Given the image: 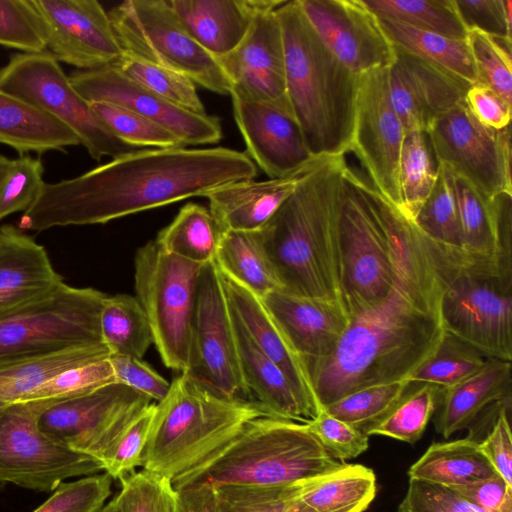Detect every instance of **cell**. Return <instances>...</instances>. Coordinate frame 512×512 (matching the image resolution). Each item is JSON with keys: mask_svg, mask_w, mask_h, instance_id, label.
I'll list each match as a JSON object with an SVG mask.
<instances>
[{"mask_svg": "<svg viewBox=\"0 0 512 512\" xmlns=\"http://www.w3.org/2000/svg\"><path fill=\"white\" fill-rule=\"evenodd\" d=\"M116 383L123 384L153 402H160L168 393L170 383L142 359L110 356Z\"/></svg>", "mask_w": 512, "mask_h": 512, "instance_id": "58", "label": "cell"}, {"mask_svg": "<svg viewBox=\"0 0 512 512\" xmlns=\"http://www.w3.org/2000/svg\"><path fill=\"white\" fill-rule=\"evenodd\" d=\"M90 104L112 134L128 146L136 149L185 147L169 130L132 110L109 102Z\"/></svg>", "mask_w": 512, "mask_h": 512, "instance_id": "46", "label": "cell"}, {"mask_svg": "<svg viewBox=\"0 0 512 512\" xmlns=\"http://www.w3.org/2000/svg\"><path fill=\"white\" fill-rule=\"evenodd\" d=\"M477 82L485 85L512 104L511 41L482 32H468Z\"/></svg>", "mask_w": 512, "mask_h": 512, "instance_id": "48", "label": "cell"}, {"mask_svg": "<svg viewBox=\"0 0 512 512\" xmlns=\"http://www.w3.org/2000/svg\"><path fill=\"white\" fill-rule=\"evenodd\" d=\"M114 65L122 74L166 101L197 113H205L196 84L186 76L123 51Z\"/></svg>", "mask_w": 512, "mask_h": 512, "instance_id": "41", "label": "cell"}, {"mask_svg": "<svg viewBox=\"0 0 512 512\" xmlns=\"http://www.w3.org/2000/svg\"><path fill=\"white\" fill-rule=\"evenodd\" d=\"M378 19L448 38L466 40L454 0H361Z\"/></svg>", "mask_w": 512, "mask_h": 512, "instance_id": "39", "label": "cell"}, {"mask_svg": "<svg viewBox=\"0 0 512 512\" xmlns=\"http://www.w3.org/2000/svg\"><path fill=\"white\" fill-rule=\"evenodd\" d=\"M512 282L476 264L462 269L445 291V331L484 357L512 360Z\"/></svg>", "mask_w": 512, "mask_h": 512, "instance_id": "13", "label": "cell"}, {"mask_svg": "<svg viewBox=\"0 0 512 512\" xmlns=\"http://www.w3.org/2000/svg\"><path fill=\"white\" fill-rule=\"evenodd\" d=\"M0 144L23 155L63 151L81 142L72 130L48 113L0 90Z\"/></svg>", "mask_w": 512, "mask_h": 512, "instance_id": "32", "label": "cell"}, {"mask_svg": "<svg viewBox=\"0 0 512 512\" xmlns=\"http://www.w3.org/2000/svg\"><path fill=\"white\" fill-rule=\"evenodd\" d=\"M438 164L487 199L512 193L509 126L481 124L464 101L440 116L427 132Z\"/></svg>", "mask_w": 512, "mask_h": 512, "instance_id": "15", "label": "cell"}, {"mask_svg": "<svg viewBox=\"0 0 512 512\" xmlns=\"http://www.w3.org/2000/svg\"><path fill=\"white\" fill-rule=\"evenodd\" d=\"M376 476L360 464L343 463L298 483V494L314 512H364L376 496Z\"/></svg>", "mask_w": 512, "mask_h": 512, "instance_id": "33", "label": "cell"}, {"mask_svg": "<svg viewBox=\"0 0 512 512\" xmlns=\"http://www.w3.org/2000/svg\"><path fill=\"white\" fill-rule=\"evenodd\" d=\"M220 273L232 312L256 346L281 369L303 407L314 418L318 411L300 357L290 347L261 299Z\"/></svg>", "mask_w": 512, "mask_h": 512, "instance_id": "28", "label": "cell"}, {"mask_svg": "<svg viewBox=\"0 0 512 512\" xmlns=\"http://www.w3.org/2000/svg\"><path fill=\"white\" fill-rule=\"evenodd\" d=\"M261 301L303 366L330 357L351 322L337 300L303 297L279 289Z\"/></svg>", "mask_w": 512, "mask_h": 512, "instance_id": "24", "label": "cell"}, {"mask_svg": "<svg viewBox=\"0 0 512 512\" xmlns=\"http://www.w3.org/2000/svg\"><path fill=\"white\" fill-rule=\"evenodd\" d=\"M69 79L88 102H109L132 110L169 130L185 147L216 144L222 138L217 116L176 106L136 84L114 65L76 70Z\"/></svg>", "mask_w": 512, "mask_h": 512, "instance_id": "19", "label": "cell"}, {"mask_svg": "<svg viewBox=\"0 0 512 512\" xmlns=\"http://www.w3.org/2000/svg\"><path fill=\"white\" fill-rule=\"evenodd\" d=\"M511 362L486 358L483 367L440 391L434 424L444 438L466 428L488 405L510 398Z\"/></svg>", "mask_w": 512, "mask_h": 512, "instance_id": "29", "label": "cell"}, {"mask_svg": "<svg viewBox=\"0 0 512 512\" xmlns=\"http://www.w3.org/2000/svg\"><path fill=\"white\" fill-rule=\"evenodd\" d=\"M204 265L162 250L152 240L134 258L136 298L148 319L153 344L167 368L189 367L197 285Z\"/></svg>", "mask_w": 512, "mask_h": 512, "instance_id": "8", "label": "cell"}, {"mask_svg": "<svg viewBox=\"0 0 512 512\" xmlns=\"http://www.w3.org/2000/svg\"><path fill=\"white\" fill-rule=\"evenodd\" d=\"M257 167L244 152L212 147L139 149L79 176L44 183L23 212L22 231L109 221L203 196L242 180Z\"/></svg>", "mask_w": 512, "mask_h": 512, "instance_id": "2", "label": "cell"}, {"mask_svg": "<svg viewBox=\"0 0 512 512\" xmlns=\"http://www.w3.org/2000/svg\"><path fill=\"white\" fill-rule=\"evenodd\" d=\"M440 390L428 383H411L398 403L366 435H382L415 443L436 411Z\"/></svg>", "mask_w": 512, "mask_h": 512, "instance_id": "42", "label": "cell"}, {"mask_svg": "<svg viewBox=\"0 0 512 512\" xmlns=\"http://www.w3.org/2000/svg\"><path fill=\"white\" fill-rule=\"evenodd\" d=\"M393 46L429 61L471 84L477 82L471 51L466 40L420 31L395 22L378 19Z\"/></svg>", "mask_w": 512, "mask_h": 512, "instance_id": "38", "label": "cell"}, {"mask_svg": "<svg viewBox=\"0 0 512 512\" xmlns=\"http://www.w3.org/2000/svg\"><path fill=\"white\" fill-rule=\"evenodd\" d=\"M0 45L26 53L46 51L43 26L31 0H0Z\"/></svg>", "mask_w": 512, "mask_h": 512, "instance_id": "49", "label": "cell"}, {"mask_svg": "<svg viewBox=\"0 0 512 512\" xmlns=\"http://www.w3.org/2000/svg\"><path fill=\"white\" fill-rule=\"evenodd\" d=\"M347 168L345 155L325 158L258 231L282 290L341 302L337 225Z\"/></svg>", "mask_w": 512, "mask_h": 512, "instance_id": "3", "label": "cell"}, {"mask_svg": "<svg viewBox=\"0 0 512 512\" xmlns=\"http://www.w3.org/2000/svg\"><path fill=\"white\" fill-rule=\"evenodd\" d=\"M120 481L116 498L122 512H174L176 492L168 479L142 470Z\"/></svg>", "mask_w": 512, "mask_h": 512, "instance_id": "50", "label": "cell"}, {"mask_svg": "<svg viewBox=\"0 0 512 512\" xmlns=\"http://www.w3.org/2000/svg\"><path fill=\"white\" fill-rule=\"evenodd\" d=\"M152 402L123 384L112 383L55 401L39 415L38 427L54 442L102 465L118 437Z\"/></svg>", "mask_w": 512, "mask_h": 512, "instance_id": "14", "label": "cell"}, {"mask_svg": "<svg viewBox=\"0 0 512 512\" xmlns=\"http://www.w3.org/2000/svg\"><path fill=\"white\" fill-rule=\"evenodd\" d=\"M100 332L110 356L142 359L153 344L146 314L136 297L106 296L100 313Z\"/></svg>", "mask_w": 512, "mask_h": 512, "instance_id": "37", "label": "cell"}, {"mask_svg": "<svg viewBox=\"0 0 512 512\" xmlns=\"http://www.w3.org/2000/svg\"><path fill=\"white\" fill-rule=\"evenodd\" d=\"M388 68L392 105L405 132H428L443 114L464 101L471 83L405 50L395 47Z\"/></svg>", "mask_w": 512, "mask_h": 512, "instance_id": "22", "label": "cell"}, {"mask_svg": "<svg viewBox=\"0 0 512 512\" xmlns=\"http://www.w3.org/2000/svg\"><path fill=\"white\" fill-rule=\"evenodd\" d=\"M479 446L495 471L512 486V437L505 406L500 409L491 431Z\"/></svg>", "mask_w": 512, "mask_h": 512, "instance_id": "61", "label": "cell"}, {"mask_svg": "<svg viewBox=\"0 0 512 512\" xmlns=\"http://www.w3.org/2000/svg\"><path fill=\"white\" fill-rule=\"evenodd\" d=\"M215 263L223 274L260 299L272 291L282 289L258 231L224 230Z\"/></svg>", "mask_w": 512, "mask_h": 512, "instance_id": "35", "label": "cell"}, {"mask_svg": "<svg viewBox=\"0 0 512 512\" xmlns=\"http://www.w3.org/2000/svg\"><path fill=\"white\" fill-rule=\"evenodd\" d=\"M189 34L216 59L234 51L255 16L280 0H169Z\"/></svg>", "mask_w": 512, "mask_h": 512, "instance_id": "27", "label": "cell"}, {"mask_svg": "<svg viewBox=\"0 0 512 512\" xmlns=\"http://www.w3.org/2000/svg\"><path fill=\"white\" fill-rule=\"evenodd\" d=\"M438 165L435 185L413 222L432 240L453 250L464 252L454 177L445 166Z\"/></svg>", "mask_w": 512, "mask_h": 512, "instance_id": "43", "label": "cell"}, {"mask_svg": "<svg viewBox=\"0 0 512 512\" xmlns=\"http://www.w3.org/2000/svg\"><path fill=\"white\" fill-rule=\"evenodd\" d=\"M405 133L392 105L388 68L359 75L350 151L367 170L373 188L399 211V162Z\"/></svg>", "mask_w": 512, "mask_h": 512, "instance_id": "17", "label": "cell"}, {"mask_svg": "<svg viewBox=\"0 0 512 512\" xmlns=\"http://www.w3.org/2000/svg\"><path fill=\"white\" fill-rule=\"evenodd\" d=\"M411 382L408 379L354 391L323 410L366 433L398 403Z\"/></svg>", "mask_w": 512, "mask_h": 512, "instance_id": "45", "label": "cell"}, {"mask_svg": "<svg viewBox=\"0 0 512 512\" xmlns=\"http://www.w3.org/2000/svg\"><path fill=\"white\" fill-rule=\"evenodd\" d=\"M62 283L42 245L14 225L0 227V318L45 297Z\"/></svg>", "mask_w": 512, "mask_h": 512, "instance_id": "25", "label": "cell"}, {"mask_svg": "<svg viewBox=\"0 0 512 512\" xmlns=\"http://www.w3.org/2000/svg\"><path fill=\"white\" fill-rule=\"evenodd\" d=\"M472 264L411 221L389 294L351 320L330 357L304 366L317 411L362 388L408 379L425 363L446 333L443 295Z\"/></svg>", "mask_w": 512, "mask_h": 512, "instance_id": "1", "label": "cell"}, {"mask_svg": "<svg viewBox=\"0 0 512 512\" xmlns=\"http://www.w3.org/2000/svg\"><path fill=\"white\" fill-rule=\"evenodd\" d=\"M260 416L267 414L255 401L220 397L180 373L156 403L141 467L174 485Z\"/></svg>", "mask_w": 512, "mask_h": 512, "instance_id": "6", "label": "cell"}, {"mask_svg": "<svg viewBox=\"0 0 512 512\" xmlns=\"http://www.w3.org/2000/svg\"><path fill=\"white\" fill-rule=\"evenodd\" d=\"M109 357L108 348L101 344L44 355L0 358V414L15 403L28 401L52 376Z\"/></svg>", "mask_w": 512, "mask_h": 512, "instance_id": "31", "label": "cell"}, {"mask_svg": "<svg viewBox=\"0 0 512 512\" xmlns=\"http://www.w3.org/2000/svg\"><path fill=\"white\" fill-rule=\"evenodd\" d=\"M306 424L324 449L338 461L356 458L368 449L369 436L324 410Z\"/></svg>", "mask_w": 512, "mask_h": 512, "instance_id": "55", "label": "cell"}, {"mask_svg": "<svg viewBox=\"0 0 512 512\" xmlns=\"http://www.w3.org/2000/svg\"><path fill=\"white\" fill-rule=\"evenodd\" d=\"M106 296L64 282L45 297L1 317L0 358L104 344L100 313Z\"/></svg>", "mask_w": 512, "mask_h": 512, "instance_id": "10", "label": "cell"}, {"mask_svg": "<svg viewBox=\"0 0 512 512\" xmlns=\"http://www.w3.org/2000/svg\"><path fill=\"white\" fill-rule=\"evenodd\" d=\"M58 400L63 399L19 402L0 414V482L51 492L68 478L103 471L95 458L70 450L40 431L39 415Z\"/></svg>", "mask_w": 512, "mask_h": 512, "instance_id": "12", "label": "cell"}, {"mask_svg": "<svg viewBox=\"0 0 512 512\" xmlns=\"http://www.w3.org/2000/svg\"><path fill=\"white\" fill-rule=\"evenodd\" d=\"M465 103L472 115L486 127L503 130L510 124L512 104L485 85H471Z\"/></svg>", "mask_w": 512, "mask_h": 512, "instance_id": "59", "label": "cell"}, {"mask_svg": "<svg viewBox=\"0 0 512 512\" xmlns=\"http://www.w3.org/2000/svg\"><path fill=\"white\" fill-rule=\"evenodd\" d=\"M108 15L123 51L180 73L211 92L232 85L219 61L189 34L169 0H127Z\"/></svg>", "mask_w": 512, "mask_h": 512, "instance_id": "9", "label": "cell"}, {"mask_svg": "<svg viewBox=\"0 0 512 512\" xmlns=\"http://www.w3.org/2000/svg\"><path fill=\"white\" fill-rule=\"evenodd\" d=\"M223 231L209 209L190 202L154 241L167 253L205 265L215 261Z\"/></svg>", "mask_w": 512, "mask_h": 512, "instance_id": "36", "label": "cell"}, {"mask_svg": "<svg viewBox=\"0 0 512 512\" xmlns=\"http://www.w3.org/2000/svg\"><path fill=\"white\" fill-rule=\"evenodd\" d=\"M284 44L289 104L310 153L317 158L350 151L359 75L317 35L298 0L276 9Z\"/></svg>", "mask_w": 512, "mask_h": 512, "instance_id": "4", "label": "cell"}, {"mask_svg": "<svg viewBox=\"0 0 512 512\" xmlns=\"http://www.w3.org/2000/svg\"><path fill=\"white\" fill-rule=\"evenodd\" d=\"M438 170L428 133L406 132L399 162V184L400 212L407 219L414 221L435 185Z\"/></svg>", "mask_w": 512, "mask_h": 512, "instance_id": "40", "label": "cell"}, {"mask_svg": "<svg viewBox=\"0 0 512 512\" xmlns=\"http://www.w3.org/2000/svg\"><path fill=\"white\" fill-rule=\"evenodd\" d=\"M174 512H218L216 488L206 482L175 489Z\"/></svg>", "mask_w": 512, "mask_h": 512, "instance_id": "62", "label": "cell"}, {"mask_svg": "<svg viewBox=\"0 0 512 512\" xmlns=\"http://www.w3.org/2000/svg\"><path fill=\"white\" fill-rule=\"evenodd\" d=\"M485 361L478 350L446 332L435 353L408 380L428 383L443 391L475 374Z\"/></svg>", "mask_w": 512, "mask_h": 512, "instance_id": "44", "label": "cell"}, {"mask_svg": "<svg viewBox=\"0 0 512 512\" xmlns=\"http://www.w3.org/2000/svg\"><path fill=\"white\" fill-rule=\"evenodd\" d=\"M99 512H122L119 502L114 497L108 504L103 506Z\"/></svg>", "mask_w": 512, "mask_h": 512, "instance_id": "64", "label": "cell"}, {"mask_svg": "<svg viewBox=\"0 0 512 512\" xmlns=\"http://www.w3.org/2000/svg\"><path fill=\"white\" fill-rule=\"evenodd\" d=\"M330 51L353 73L389 68L395 48L361 0H298Z\"/></svg>", "mask_w": 512, "mask_h": 512, "instance_id": "20", "label": "cell"}, {"mask_svg": "<svg viewBox=\"0 0 512 512\" xmlns=\"http://www.w3.org/2000/svg\"><path fill=\"white\" fill-rule=\"evenodd\" d=\"M332 457L306 423L260 416L248 421L216 455L176 482L221 486H287L328 473Z\"/></svg>", "mask_w": 512, "mask_h": 512, "instance_id": "7", "label": "cell"}, {"mask_svg": "<svg viewBox=\"0 0 512 512\" xmlns=\"http://www.w3.org/2000/svg\"><path fill=\"white\" fill-rule=\"evenodd\" d=\"M231 313L240 370L250 396L255 397L267 416L301 423L312 420L281 369L256 346L232 310Z\"/></svg>", "mask_w": 512, "mask_h": 512, "instance_id": "30", "label": "cell"}, {"mask_svg": "<svg viewBox=\"0 0 512 512\" xmlns=\"http://www.w3.org/2000/svg\"><path fill=\"white\" fill-rule=\"evenodd\" d=\"M10 164H11V159L0 154V184L3 181L5 175L10 167Z\"/></svg>", "mask_w": 512, "mask_h": 512, "instance_id": "63", "label": "cell"}, {"mask_svg": "<svg viewBox=\"0 0 512 512\" xmlns=\"http://www.w3.org/2000/svg\"><path fill=\"white\" fill-rule=\"evenodd\" d=\"M185 374L216 395L249 400L240 370L232 313L215 261L202 267Z\"/></svg>", "mask_w": 512, "mask_h": 512, "instance_id": "16", "label": "cell"}, {"mask_svg": "<svg viewBox=\"0 0 512 512\" xmlns=\"http://www.w3.org/2000/svg\"><path fill=\"white\" fill-rule=\"evenodd\" d=\"M276 9L259 12L239 46L217 60L231 82L230 93L274 106L293 116L286 91L284 44Z\"/></svg>", "mask_w": 512, "mask_h": 512, "instance_id": "21", "label": "cell"}, {"mask_svg": "<svg viewBox=\"0 0 512 512\" xmlns=\"http://www.w3.org/2000/svg\"><path fill=\"white\" fill-rule=\"evenodd\" d=\"M116 383L109 358L62 371L42 383L28 401L68 399Z\"/></svg>", "mask_w": 512, "mask_h": 512, "instance_id": "52", "label": "cell"}, {"mask_svg": "<svg viewBox=\"0 0 512 512\" xmlns=\"http://www.w3.org/2000/svg\"><path fill=\"white\" fill-rule=\"evenodd\" d=\"M45 35L46 51L80 70L114 64L123 50L108 12L96 0H31Z\"/></svg>", "mask_w": 512, "mask_h": 512, "instance_id": "18", "label": "cell"}, {"mask_svg": "<svg viewBox=\"0 0 512 512\" xmlns=\"http://www.w3.org/2000/svg\"><path fill=\"white\" fill-rule=\"evenodd\" d=\"M230 96L246 154L269 178L289 176L320 159L308 150L291 114L234 93Z\"/></svg>", "mask_w": 512, "mask_h": 512, "instance_id": "23", "label": "cell"}, {"mask_svg": "<svg viewBox=\"0 0 512 512\" xmlns=\"http://www.w3.org/2000/svg\"><path fill=\"white\" fill-rule=\"evenodd\" d=\"M215 488L218 512H314L300 499L298 483L287 486Z\"/></svg>", "mask_w": 512, "mask_h": 512, "instance_id": "47", "label": "cell"}, {"mask_svg": "<svg viewBox=\"0 0 512 512\" xmlns=\"http://www.w3.org/2000/svg\"><path fill=\"white\" fill-rule=\"evenodd\" d=\"M452 489L481 512H512V486L499 474Z\"/></svg>", "mask_w": 512, "mask_h": 512, "instance_id": "60", "label": "cell"}, {"mask_svg": "<svg viewBox=\"0 0 512 512\" xmlns=\"http://www.w3.org/2000/svg\"><path fill=\"white\" fill-rule=\"evenodd\" d=\"M0 90L28 102L67 126L97 161L139 150L112 134L48 51L12 55L0 68Z\"/></svg>", "mask_w": 512, "mask_h": 512, "instance_id": "11", "label": "cell"}, {"mask_svg": "<svg viewBox=\"0 0 512 512\" xmlns=\"http://www.w3.org/2000/svg\"><path fill=\"white\" fill-rule=\"evenodd\" d=\"M111 484L112 478L107 473L62 482L32 512H99L111 494Z\"/></svg>", "mask_w": 512, "mask_h": 512, "instance_id": "53", "label": "cell"}, {"mask_svg": "<svg viewBox=\"0 0 512 512\" xmlns=\"http://www.w3.org/2000/svg\"><path fill=\"white\" fill-rule=\"evenodd\" d=\"M411 220L348 168L338 213L341 302L350 320L392 289Z\"/></svg>", "mask_w": 512, "mask_h": 512, "instance_id": "5", "label": "cell"}, {"mask_svg": "<svg viewBox=\"0 0 512 512\" xmlns=\"http://www.w3.org/2000/svg\"><path fill=\"white\" fill-rule=\"evenodd\" d=\"M325 158L328 157L286 177L242 180L218 187L205 195L209 210L223 230L257 232L294 192L300 180Z\"/></svg>", "mask_w": 512, "mask_h": 512, "instance_id": "26", "label": "cell"}, {"mask_svg": "<svg viewBox=\"0 0 512 512\" xmlns=\"http://www.w3.org/2000/svg\"><path fill=\"white\" fill-rule=\"evenodd\" d=\"M155 408V402L146 407L122 432L103 459V471L112 479L120 480L141 466Z\"/></svg>", "mask_w": 512, "mask_h": 512, "instance_id": "54", "label": "cell"}, {"mask_svg": "<svg viewBox=\"0 0 512 512\" xmlns=\"http://www.w3.org/2000/svg\"><path fill=\"white\" fill-rule=\"evenodd\" d=\"M397 512H481L452 488L410 479Z\"/></svg>", "mask_w": 512, "mask_h": 512, "instance_id": "57", "label": "cell"}, {"mask_svg": "<svg viewBox=\"0 0 512 512\" xmlns=\"http://www.w3.org/2000/svg\"><path fill=\"white\" fill-rule=\"evenodd\" d=\"M454 3L467 32L476 30L511 41V0H454Z\"/></svg>", "mask_w": 512, "mask_h": 512, "instance_id": "56", "label": "cell"}, {"mask_svg": "<svg viewBox=\"0 0 512 512\" xmlns=\"http://www.w3.org/2000/svg\"><path fill=\"white\" fill-rule=\"evenodd\" d=\"M498 474L480 449L479 442L463 438L431 444L409 468V479L455 488Z\"/></svg>", "mask_w": 512, "mask_h": 512, "instance_id": "34", "label": "cell"}, {"mask_svg": "<svg viewBox=\"0 0 512 512\" xmlns=\"http://www.w3.org/2000/svg\"><path fill=\"white\" fill-rule=\"evenodd\" d=\"M43 172L38 158L23 154L11 159L0 184V220L15 212H25L34 203L45 183Z\"/></svg>", "mask_w": 512, "mask_h": 512, "instance_id": "51", "label": "cell"}]
</instances>
